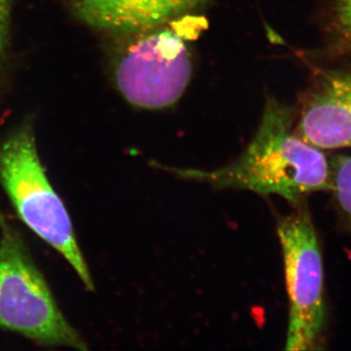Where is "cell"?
I'll return each mask as SVG.
<instances>
[{"instance_id": "obj_1", "label": "cell", "mask_w": 351, "mask_h": 351, "mask_svg": "<svg viewBox=\"0 0 351 351\" xmlns=\"http://www.w3.org/2000/svg\"><path fill=\"white\" fill-rule=\"evenodd\" d=\"M154 165L181 179L214 188L281 196L295 206L307 195L331 191L326 156L293 131L291 110L274 97L265 101L257 133L233 162L213 170Z\"/></svg>"}, {"instance_id": "obj_2", "label": "cell", "mask_w": 351, "mask_h": 351, "mask_svg": "<svg viewBox=\"0 0 351 351\" xmlns=\"http://www.w3.org/2000/svg\"><path fill=\"white\" fill-rule=\"evenodd\" d=\"M0 184L21 221L69 263L87 291L94 280L63 200L46 174L32 124L0 143Z\"/></svg>"}, {"instance_id": "obj_3", "label": "cell", "mask_w": 351, "mask_h": 351, "mask_svg": "<svg viewBox=\"0 0 351 351\" xmlns=\"http://www.w3.org/2000/svg\"><path fill=\"white\" fill-rule=\"evenodd\" d=\"M0 330L39 346L87 350L58 306L20 233L0 214Z\"/></svg>"}, {"instance_id": "obj_4", "label": "cell", "mask_w": 351, "mask_h": 351, "mask_svg": "<svg viewBox=\"0 0 351 351\" xmlns=\"http://www.w3.org/2000/svg\"><path fill=\"white\" fill-rule=\"evenodd\" d=\"M110 46L115 85L131 105L160 110L174 105L186 91L193 59L186 39L175 25Z\"/></svg>"}, {"instance_id": "obj_5", "label": "cell", "mask_w": 351, "mask_h": 351, "mask_svg": "<svg viewBox=\"0 0 351 351\" xmlns=\"http://www.w3.org/2000/svg\"><path fill=\"white\" fill-rule=\"evenodd\" d=\"M289 298L285 350H319L326 321L322 256L317 234L306 211L282 217L277 223Z\"/></svg>"}, {"instance_id": "obj_6", "label": "cell", "mask_w": 351, "mask_h": 351, "mask_svg": "<svg viewBox=\"0 0 351 351\" xmlns=\"http://www.w3.org/2000/svg\"><path fill=\"white\" fill-rule=\"evenodd\" d=\"M80 22L119 43L145 32L174 25L195 15L210 0H66Z\"/></svg>"}, {"instance_id": "obj_7", "label": "cell", "mask_w": 351, "mask_h": 351, "mask_svg": "<svg viewBox=\"0 0 351 351\" xmlns=\"http://www.w3.org/2000/svg\"><path fill=\"white\" fill-rule=\"evenodd\" d=\"M295 134L321 151L351 147V73L323 77L304 101Z\"/></svg>"}, {"instance_id": "obj_8", "label": "cell", "mask_w": 351, "mask_h": 351, "mask_svg": "<svg viewBox=\"0 0 351 351\" xmlns=\"http://www.w3.org/2000/svg\"><path fill=\"white\" fill-rule=\"evenodd\" d=\"M331 191L351 225V156L335 157L330 163Z\"/></svg>"}, {"instance_id": "obj_9", "label": "cell", "mask_w": 351, "mask_h": 351, "mask_svg": "<svg viewBox=\"0 0 351 351\" xmlns=\"http://www.w3.org/2000/svg\"><path fill=\"white\" fill-rule=\"evenodd\" d=\"M10 0H0V73L6 57L11 18Z\"/></svg>"}, {"instance_id": "obj_10", "label": "cell", "mask_w": 351, "mask_h": 351, "mask_svg": "<svg viewBox=\"0 0 351 351\" xmlns=\"http://www.w3.org/2000/svg\"><path fill=\"white\" fill-rule=\"evenodd\" d=\"M336 18L339 31L351 43V0H338Z\"/></svg>"}, {"instance_id": "obj_11", "label": "cell", "mask_w": 351, "mask_h": 351, "mask_svg": "<svg viewBox=\"0 0 351 351\" xmlns=\"http://www.w3.org/2000/svg\"><path fill=\"white\" fill-rule=\"evenodd\" d=\"M350 47H351V44H350Z\"/></svg>"}]
</instances>
